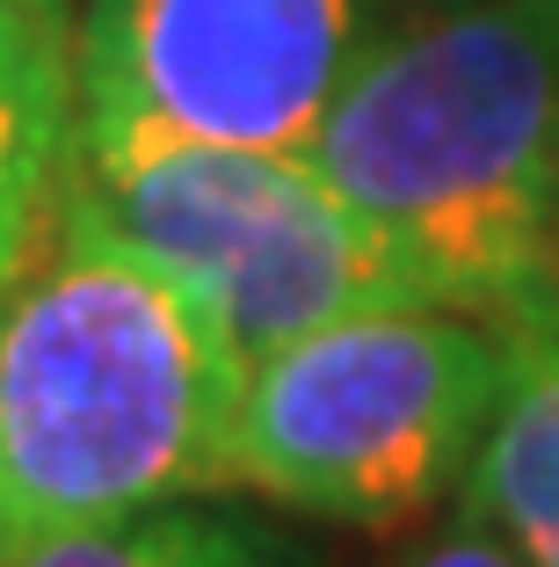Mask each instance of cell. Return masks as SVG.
Returning <instances> with one entry per match:
<instances>
[{
    "label": "cell",
    "mask_w": 559,
    "mask_h": 567,
    "mask_svg": "<svg viewBox=\"0 0 559 567\" xmlns=\"http://www.w3.org/2000/svg\"><path fill=\"white\" fill-rule=\"evenodd\" d=\"M407 567H530V560H524V553H516L501 532H494L487 517H473V509H465V524L436 532Z\"/></svg>",
    "instance_id": "obj_9"
},
{
    "label": "cell",
    "mask_w": 559,
    "mask_h": 567,
    "mask_svg": "<svg viewBox=\"0 0 559 567\" xmlns=\"http://www.w3.org/2000/svg\"><path fill=\"white\" fill-rule=\"evenodd\" d=\"M356 0H87L81 146L204 138L306 153L363 59Z\"/></svg>",
    "instance_id": "obj_5"
},
{
    "label": "cell",
    "mask_w": 559,
    "mask_h": 567,
    "mask_svg": "<svg viewBox=\"0 0 559 567\" xmlns=\"http://www.w3.org/2000/svg\"><path fill=\"white\" fill-rule=\"evenodd\" d=\"M298 161L428 306L516 320L559 291V0H473L371 44Z\"/></svg>",
    "instance_id": "obj_2"
},
{
    "label": "cell",
    "mask_w": 559,
    "mask_h": 567,
    "mask_svg": "<svg viewBox=\"0 0 559 567\" xmlns=\"http://www.w3.org/2000/svg\"><path fill=\"white\" fill-rule=\"evenodd\" d=\"M465 509L530 567H559V291L501 320V401L465 473Z\"/></svg>",
    "instance_id": "obj_7"
},
{
    "label": "cell",
    "mask_w": 559,
    "mask_h": 567,
    "mask_svg": "<svg viewBox=\"0 0 559 567\" xmlns=\"http://www.w3.org/2000/svg\"><path fill=\"white\" fill-rule=\"evenodd\" d=\"M81 138V30L66 0H0V299L44 255Z\"/></svg>",
    "instance_id": "obj_6"
},
{
    "label": "cell",
    "mask_w": 559,
    "mask_h": 567,
    "mask_svg": "<svg viewBox=\"0 0 559 567\" xmlns=\"http://www.w3.org/2000/svg\"><path fill=\"white\" fill-rule=\"evenodd\" d=\"M0 567H291V560L247 524L189 517V509H132L110 524L30 538V546L0 553Z\"/></svg>",
    "instance_id": "obj_8"
},
{
    "label": "cell",
    "mask_w": 559,
    "mask_h": 567,
    "mask_svg": "<svg viewBox=\"0 0 559 567\" xmlns=\"http://www.w3.org/2000/svg\"><path fill=\"white\" fill-rule=\"evenodd\" d=\"M247 364L175 269L59 197L0 313V553L218 487Z\"/></svg>",
    "instance_id": "obj_1"
},
{
    "label": "cell",
    "mask_w": 559,
    "mask_h": 567,
    "mask_svg": "<svg viewBox=\"0 0 559 567\" xmlns=\"http://www.w3.org/2000/svg\"><path fill=\"white\" fill-rule=\"evenodd\" d=\"M66 197L175 269L247 357L356 313L428 306L400 248L298 153L204 138H73Z\"/></svg>",
    "instance_id": "obj_4"
},
{
    "label": "cell",
    "mask_w": 559,
    "mask_h": 567,
    "mask_svg": "<svg viewBox=\"0 0 559 567\" xmlns=\"http://www.w3.org/2000/svg\"><path fill=\"white\" fill-rule=\"evenodd\" d=\"M501 401V328L451 306L356 313L255 357L218 487L393 532L473 473Z\"/></svg>",
    "instance_id": "obj_3"
}]
</instances>
